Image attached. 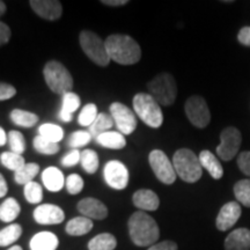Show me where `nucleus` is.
Segmentation results:
<instances>
[{
    "instance_id": "obj_1",
    "label": "nucleus",
    "mask_w": 250,
    "mask_h": 250,
    "mask_svg": "<svg viewBox=\"0 0 250 250\" xmlns=\"http://www.w3.org/2000/svg\"><path fill=\"white\" fill-rule=\"evenodd\" d=\"M110 61L121 65L137 64L142 58V49L129 35L114 34L104 41Z\"/></svg>"
},
{
    "instance_id": "obj_2",
    "label": "nucleus",
    "mask_w": 250,
    "mask_h": 250,
    "mask_svg": "<svg viewBox=\"0 0 250 250\" xmlns=\"http://www.w3.org/2000/svg\"><path fill=\"white\" fill-rule=\"evenodd\" d=\"M131 241L138 247H151L160 237L158 224L151 215L144 211H137L127 223Z\"/></svg>"
},
{
    "instance_id": "obj_3",
    "label": "nucleus",
    "mask_w": 250,
    "mask_h": 250,
    "mask_svg": "<svg viewBox=\"0 0 250 250\" xmlns=\"http://www.w3.org/2000/svg\"><path fill=\"white\" fill-rule=\"evenodd\" d=\"M173 166L177 176L187 183H196L203 175L199 158L189 148H181L175 152Z\"/></svg>"
},
{
    "instance_id": "obj_4",
    "label": "nucleus",
    "mask_w": 250,
    "mask_h": 250,
    "mask_svg": "<svg viewBox=\"0 0 250 250\" xmlns=\"http://www.w3.org/2000/svg\"><path fill=\"white\" fill-rule=\"evenodd\" d=\"M132 104L137 116L149 127L158 129L164 123V114H162L160 104L149 94H136L133 96Z\"/></svg>"
},
{
    "instance_id": "obj_5",
    "label": "nucleus",
    "mask_w": 250,
    "mask_h": 250,
    "mask_svg": "<svg viewBox=\"0 0 250 250\" xmlns=\"http://www.w3.org/2000/svg\"><path fill=\"white\" fill-rule=\"evenodd\" d=\"M43 74H44L46 85L55 94L62 96L66 93L72 92L73 78L62 62L57 61L48 62L43 70Z\"/></svg>"
},
{
    "instance_id": "obj_6",
    "label": "nucleus",
    "mask_w": 250,
    "mask_h": 250,
    "mask_svg": "<svg viewBox=\"0 0 250 250\" xmlns=\"http://www.w3.org/2000/svg\"><path fill=\"white\" fill-rule=\"evenodd\" d=\"M148 94L160 105H171L177 96V85L169 73H160L147 83Z\"/></svg>"
},
{
    "instance_id": "obj_7",
    "label": "nucleus",
    "mask_w": 250,
    "mask_h": 250,
    "mask_svg": "<svg viewBox=\"0 0 250 250\" xmlns=\"http://www.w3.org/2000/svg\"><path fill=\"white\" fill-rule=\"evenodd\" d=\"M79 42L81 49L94 64L99 66H108L111 61L105 48L104 41L101 37L96 35L94 31L83 30L79 35Z\"/></svg>"
},
{
    "instance_id": "obj_8",
    "label": "nucleus",
    "mask_w": 250,
    "mask_h": 250,
    "mask_svg": "<svg viewBox=\"0 0 250 250\" xmlns=\"http://www.w3.org/2000/svg\"><path fill=\"white\" fill-rule=\"evenodd\" d=\"M148 162L153 173L160 182L165 184H173L176 181V171L165 152L160 149H153L148 155Z\"/></svg>"
},
{
    "instance_id": "obj_9",
    "label": "nucleus",
    "mask_w": 250,
    "mask_h": 250,
    "mask_svg": "<svg viewBox=\"0 0 250 250\" xmlns=\"http://www.w3.org/2000/svg\"><path fill=\"white\" fill-rule=\"evenodd\" d=\"M186 114L188 120L190 121L193 126L198 129H204L211 122V112L208 107V103L202 96H191L187 100Z\"/></svg>"
},
{
    "instance_id": "obj_10",
    "label": "nucleus",
    "mask_w": 250,
    "mask_h": 250,
    "mask_svg": "<svg viewBox=\"0 0 250 250\" xmlns=\"http://www.w3.org/2000/svg\"><path fill=\"white\" fill-rule=\"evenodd\" d=\"M241 132L234 126L226 127L220 133V144L217 147V154L221 160L229 161L236 156L241 146Z\"/></svg>"
},
{
    "instance_id": "obj_11",
    "label": "nucleus",
    "mask_w": 250,
    "mask_h": 250,
    "mask_svg": "<svg viewBox=\"0 0 250 250\" xmlns=\"http://www.w3.org/2000/svg\"><path fill=\"white\" fill-rule=\"evenodd\" d=\"M110 116L117 126L118 132L122 134H131L137 129L136 114L129 107L121 102H114L110 104Z\"/></svg>"
},
{
    "instance_id": "obj_12",
    "label": "nucleus",
    "mask_w": 250,
    "mask_h": 250,
    "mask_svg": "<svg viewBox=\"0 0 250 250\" xmlns=\"http://www.w3.org/2000/svg\"><path fill=\"white\" fill-rule=\"evenodd\" d=\"M105 183L115 190H123L129 184V170L126 166L118 160L107 162L103 169Z\"/></svg>"
},
{
    "instance_id": "obj_13",
    "label": "nucleus",
    "mask_w": 250,
    "mask_h": 250,
    "mask_svg": "<svg viewBox=\"0 0 250 250\" xmlns=\"http://www.w3.org/2000/svg\"><path fill=\"white\" fill-rule=\"evenodd\" d=\"M242 210L237 202H229L225 204L219 211L217 220H215V226L221 232H226L230 229L234 225L237 223L240 217H241Z\"/></svg>"
},
{
    "instance_id": "obj_14",
    "label": "nucleus",
    "mask_w": 250,
    "mask_h": 250,
    "mask_svg": "<svg viewBox=\"0 0 250 250\" xmlns=\"http://www.w3.org/2000/svg\"><path fill=\"white\" fill-rule=\"evenodd\" d=\"M34 219L41 225H58L65 219V213L62 208L54 204L39 205L34 211Z\"/></svg>"
},
{
    "instance_id": "obj_15",
    "label": "nucleus",
    "mask_w": 250,
    "mask_h": 250,
    "mask_svg": "<svg viewBox=\"0 0 250 250\" xmlns=\"http://www.w3.org/2000/svg\"><path fill=\"white\" fill-rule=\"evenodd\" d=\"M29 5L40 18L49 21L58 20L62 14V6L58 0H31Z\"/></svg>"
},
{
    "instance_id": "obj_16",
    "label": "nucleus",
    "mask_w": 250,
    "mask_h": 250,
    "mask_svg": "<svg viewBox=\"0 0 250 250\" xmlns=\"http://www.w3.org/2000/svg\"><path fill=\"white\" fill-rule=\"evenodd\" d=\"M78 211L80 212L83 217L88 218L92 220V219H95V220H103L108 217V208L107 206L101 201L96 198H92V197H88V198H83L78 203L77 205Z\"/></svg>"
},
{
    "instance_id": "obj_17",
    "label": "nucleus",
    "mask_w": 250,
    "mask_h": 250,
    "mask_svg": "<svg viewBox=\"0 0 250 250\" xmlns=\"http://www.w3.org/2000/svg\"><path fill=\"white\" fill-rule=\"evenodd\" d=\"M132 203L142 211H156L160 205V199L154 191L149 189H140L132 196Z\"/></svg>"
},
{
    "instance_id": "obj_18",
    "label": "nucleus",
    "mask_w": 250,
    "mask_h": 250,
    "mask_svg": "<svg viewBox=\"0 0 250 250\" xmlns=\"http://www.w3.org/2000/svg\"><path fill=\"white\" fill-rule=\"evenodd\" d=\"M225 250H250V230L237 228L228 234L225 240Z\"/></svg>"
},
{
    "instance_id": "obj_19",
    "label": "nucleus",
    "mask_w": 250,
    "mask_h": 250,
    "mask_svg": "<svg viewBox=\"0 0 250 250\" xmlns=\"http://www.w3.org/2000/svg\"><path fill=\"white\" fill-rule=\"evenodd\" d=\"M59 240L56 234L51 232H40L31 237L30 250H56L58 248Z\"/></svg>"
},
{
    "instance_id": "obj_20",
    "label": "nucleus",
    "mask_w": 250,
    "mask_h": 250,
    "mask_svg": "<svg viewBox=\"0 0 250 250\" xmlns=\"http://www.w3.org/2000/svg\"><path fill=\"white\" fill-rule=\"evenodd\" d=\"M43 184L49 191L58 192L65 186L64 174L57 167H48L42 173Z\"/></svg>"
},
{
    "instance_id": "obj_21",
    "label": "nucleus",
    "mask_w": 250,
    "mask_h": 250,
    "mask_svg": "<svg viewBox=\"0 0 250 250\" xmlns=\"http://www.w3.org/2000/svg\"><path fill=\"white\" fill-rule=\"evenodd\" d=\"M81 100L79 95L73 92L66 93L62 95V110L59 112V118L65 123L72 121L73 118V114L78 109L80 108Z\"/></svg>"
},
{
    "instance_id": "obj_22",
    "label": "nucleus",
    "mask_w": 250,
    "mask_h": 250,
    "mask_svg": "<svg viewBox=\"0 0 250 250\" xmlns=\"http://www.w3.org/2000/svg\"><path fill=\"white\" fill-rule=\"evenodd\" d=\"M199 161L203 168L208 171V174L213 177L214 180H220L224 175V168L213 153L210 151H202L199 154Z\"/></svg>"
},
{
    "instance_id": "obj_23",
    "label": "nucleus",
    "mask_w": 250,
    "mask_h": 250,
    "mask_svg": "<svg viewBox=\"0 0 250 250\" xmlns=\"http://www.w3.org/2000/svg\"><path fill=\"white\" fill-rule=\"evenodd\" d=\"M93 228V221L90 219L80 215V217H76L71 219L66 224L65 230L68 235L71 236H81L85 234L89 233Z\"/></svg>"
},
{
    "instance_id": "obj_24",
    "label": "nucleus",
    "mask_w": 250,
    "mask_h": 250,
    "mask_svg": "<svg viewBox=\"0 0 250 250\" xmlns=\"http://www.w3.org/2000/svg\"><path fill=\"white\" fill-rule=\"evenodd\" d=\"M102 147L110 148V149H122L126 145V139H125L124 134H122L118 131H108L104 132L96 138Z\"/></svg>"
},
{
    "instance_id": "obj_25",
    "label": "nucleus",
    "mask_w": 250,
    "mask_h": 250,
    "mask_svg": "<svg viewBox=\"0 0 250 250\" xmlns=\"http://www.w3.org/2000/svg\"><path fill=\"white\" fill-rule=\"evenodd\" d=\"M116 247V237L110 233L99 234L88 242V250H114Z\"/></svg>"
},
{
    "instance_id": "obj_26",
    "label": "nucleus",
    "mask_w": 250,
    "mask_h": 250,
    "mask_svg": "<svg viewBox=\"0 0 250 250\" xmlns=\"http://www.w3.org/2000/svg\"><path fill=\"white\" fill-rule=\"evenodd\" d=\"M20 204L14 198L9 197L0 205V220L4 223H12L20 214Z\"/></svg>"
},
{
    "instance_id": "obj_27",
    "label": "nucleus",
    "mask_w": 250,
    "mask_h": 250,
    "mask_svg": "<svg viewBox=\"0 0 250 250\" xmlns=\"http://www.w3.org/2000/svg\"><path fill=\"white\" fill-rule=\"evenodd\" d=\"M114 120H112L111 116L104 114V112H100L96 120L94 121V123L89 126L90 136L95 137L96 139L100 134L110 131L111 127L114 126Z\"/></svg>"
},
{
    "instance_id": "obj_28",
    "label": "nucleus",
    "mask_w": 250,
    "mask_h": 250,
    "mask_svg": "<svg viewBox=\"0 0 250 250\" xmlns=\"http://www.w3.org/2000/svg\"><path fill=\"white\" fill-rule=\"evenodd\" d=\"M11 120L14 124L21 127H31L39 122V116L34 112L22 110V109H14L11 112Z\"/></svg>"
},
{
    "instance_id": "obj_29",
    "label": "nucleus",
    "mask_w": 250,
    "mask_h": 250,
    "mask_svg": "<svg viewBox=\"0 0 250 250\" xmlns=\"http://www.w3.org/2000/svg\"><path fill=\"white\" fill-rule=\"evenodd\" d=\"M39 171L40 166L37 164H34V162L26 164L20 170L14 173V180L18 184L26 186V184L33 182V180L35 179L36 175L39 174Z\"/></svg>"
},
{
    "instance_id": "obj_30",
    "label": "nucleus",
    "mask_w": 250,
    "mask_h": 250,
    "mask_svg": "<svg viewBox=\"0 0 250 250\" xmlns=\"http://www.w3.org/2000/svg\"><path fill=\"white\" fill-rule=\"evenodd\" d=\"M39 134L49 142L58 144L64 138V130L57 124L45 123L39 127Z\"/></svg>"
},
{
    "instance_id": "obj_31",
    "label": "nucleus",
    "mask_w": 250,
    "mask_h": 250,
    "mask_svg": "<svg viewBox=\"0 0 250 250\" xmlns=\"http://www.w3.org/2000/svg\"><path fill=\"white\" fill-rule=\"evenodd\" d=\"M22 234V227L19 224H12L0 230V247H7L13 245L20 239Z\"/></svg>"
},
{
    "instance_id": "obj_32",
    "label": "nucleus",
    "mask_w": 250,
    "mask_h": 250,
    "mask_svg": "<svg viewBox=\"0 0 250 250\" xmlns=\"http://www.w3.org/2000/svg\"><path fill=\"white\" fill-rule=\"evenodd\" d=\"M80 162L83 170L88 174H94L99 169L100 159L98 153L93 149H83L80 153Z\"/></svg>"
},
{
    "instance_id": "obj_33",
    "label": "nucleus",
    "mask_w": 250,
    "mask_h": 250,
    "mask_svg": "<svg viewBox=\"0 0 250 250\" xmlns=\"http://www.w3.org/2000/svg\"><path fill=\"white\" fill-rule=\"evenodd\" d=\"M0 161H1V165L4 167H6L9 170H13L14 173H17L18 170H20L26 165V160H24L23 156L13 152L2 153L0 155Z\"/></svg>"
},
{
    "instance_id": "obj_34",
    "label": "nucleus",
    "mask_w": 250,
    "mask_h": 250,
    "mask_svg": "<svg viewBox=\"0 0 250 250\" xmlns=\"http://www.w3.org/2000/svg\"><path fill=\"white\" fill-rule=\"evenodd\" d=\"M234 195L242 205L250 208V180H241L234 186Z\"/></svg>"
},
{
    "instance_id": "obj_35",
    "label": "nucleus",
    "mask_w": 250,
    "mask_h": 250,
    "mask_svg": "<svg viewBox=\"0 0 250 250\" xmlns=\"http://www.w3.org/2000/svg\"><path fill=\"white\" fill-rule=\"evenodd\" d=\"M33 145H34V148H35L39 153H41V154L54 155L59 151L58 144L49 142V140H46L43 138V137H41L40 134H37L35 138H34Z\"/></svg>"
},
{
    "instance_id": "obj_36",
    "label": "nucleus",
    "mask_w": 250,
    "mask_h": 250,
    "mask_svg": "<svg viewBox=\"0 0 250 250\" xmlns=\"http://www.w3.org/2000/svg\"><path fill=\"white\" fill-rule=\"evenodd\" d=\"M8 144L11 147V152L17 154H22L26 151V139L20 131L12 130L8 132Z\"/></svg>"
},
{
    "instance_id": "obj_37",
    "label": "nucleus",
    "mask_w": 250,
    "mask_h": 250,
    "mask_svg": "<svg viewBox=\"0 0 250 250\" xmlns=\"http://www.w3.org/2000/svg\"><path fill=\"white\" fill-rule=\"evenodd\" d=\"M23 195L26 197L27 202L30 204H39L43 199V190L41 184L37 182H30L24 186Z\"/></svg>"
},
{
    "instance_id": "obj_38",
    "label": "nucleus",
    "mask_w": 250,
    "mask_h": 250,
    "mask_svg": "<svg viewBox=\"0 0 250 250\" xmlns=\"http://www.w3.org/2000/svg\"><path fill=\"white\" fill-rule=\"evenodd\" d=\"M98 115L99 112L96 105L94 103H88L81 109L79 116H78V122L83 126H90L94 123V121L96 120Z\"/></svg>"
},
{
    "instance_id": "obj_39",
    "label": "nucleus",
    "mask_w": 250,
    "mask_h": 250,
    "mask_svg": "<svg viewBox=\"0 0 250 250\" xmlns=\"http://www.w3.org/2000/svg\"><path fill=\"white\" fill-rule=\"evenodd\" d=\"M92 140V136H90L89 131H76L70 136L67 140V144L73 149H78L80 147H83Z\"/></svg>"
},
{
    "instance_id": "obj_40",
    "label": "nucleus",
    "mask_w": 250,
    "mask_h": 250,
    "mask_svg": "<svg viewBox=\"0 0 250 250\" xmlns=\"http://www.w3.org/2000/svg\"><path fill=\"white\" fill-rule=\"evenodd\" d=\"M65 187L70 195H78L83 189V177L78 174H71L65 181Z\"/></svg>"
},
{
    "instance_id": "obj_41",
    "label": "nucleus",
    "mask_w": 250,
    "mask_h": 250,
    "mask_svg": "<svg viewBox=\"0 0 250 250\" xmlns=\"http://www.w3.org/2000/svg\"><path fill=\"white\" fill-rule=\"evenodd\" d=\"M237 167L243 174L250 177V151L240 153L237 156Z\"/></svg>"
},
{
    "instance_id": "obj_42",
    "label": "nucleus",
    "mask_w": 250,
    "mask_h": 250,
    "mask_svg": "<svg viewBox=\"0 0 250 250\" xmlns=\"http://www.w3.org/2000/svg\"><path fill=\"white\" fill-rule=\"evenodd\" d=\"M80 153L78 149H72L71 152H68L64 158L62 159V165L64 167H73L78 162L80 161Z\"/></svg>"
},
{
    "instance_id": "obj_43",
    "label": "nucleus",
    "mask_w": 250,
    "mask_h": 250,
    "mask_svg": "<svg viewBox=\"0 0 250 250\" xmlns=\"http://www.w3.org/2000/svg\"><path fill=\"white\" fill-rule=\"evenodd\" d=\"M17 94V89L14 86L6 83H0V101L12 99Z\"/></svg>"
},
{
    "instance_id": "obj_44",
    "label": "nucleus",
    "mask_w": 250,
    "mask_h": 250,
    "mask_svg": "<svg viewBox=\"0 0 250 250\" xmlns=\"http://www.w3.org/2000/svg\"><path fill=\"white\" fill-rule=\"evenodd\" d=\"M147 250H177V245L174 241H162L159 243H155L149 247Z\"/></svg>"
},
{
    "instance_id": "obj_45",
    "label": "nucleus",
    "mask_w": 250,
    "mask_h": 250,
    "mask_svg": "<svg viewBox=\"0 0 250 250\" xmlns=\"http://www.w3.org/2000/svg\"><path fill=\"white\" fill-rule=\"evenodd\" d=\"M11 35L12 31L9 29V27L6 23L0 21V46L8 43L9 39H11Z\"/></svg>"
},
{
    "instance_id": "obj_46",
    "label": "nucleus",
    "mask_w": 250,
    "mask_h": 250,
    "mask_svg": "<svg viewBox=\"0 0 250 250\" xmlns=\"http://www.w3.org/2000/svg\"><path fill=\"white\" fill-rule=\"evenodd\" d=\"M237 40L241 44L250 46V27H243L237 34Z\"/></svg>"
},
{
    "instance_id": "obj_47",
    "label": "nucleus",
    "mask_w": 250,
    "mask_h": 250,
    "mask_svg": "<svg viewBox=\"0 0 250 250\" xmlns=\"http://www.w3.org/2000/svg\"><path fill=\"white\" fill-rule=\"evenodd\" d=\"M101 2L107 6H114V7H118V6L126 5L129 1H127V0H102Z\"/></svg>"
},
{
    "instance_id": "obj_48",
    "label": "nucleus",
    "mask_w": 250,
    "mask_h": 250,
    "mask_svg": "<svg viewBox=\"0 0 250 250\" xmlns=\"http://www.w3.org/2000/svg\"><path fill=\"white\" fill-rule=\"evenodd\" d=\"M7 192H8V186L7 183H6L4 176L0 174V198L5 197Z\"/></svg>"
},
{
    "instance_id": "obj_49",
    "label": "nucleus",
    "mask_w": 250,
    "mask_h": 250,
    "mask_svg": "<svg viewBox=\"0 0 250 250\" xmlns=\"http://www.w3.org/2000/svg\"><path fill=\"white\" fill-rule=\"evenodd\" d=\"M7 140H8V136L6 134L5 130L0 126V147H1V146H4Z\"/></svg>"
},
{
    "instance_id": "obj_50",
    "label": "nucleus",
    "mask_w": 250,
    "mask_h": 250,
    "mask_svg": "<svg viewBox=\"0 0 250 250\" xmlns=\"http://www.w3.org/2000/svg\"><path fill=\"white\" fill-rule=\"evenodd\" d=\"M6 9H7V7H6V4L4 1H1V0H0V17H2V15L5 14Z\"/></svg>"
},
{
    "instance_id": "obj_51",
    "label": "nucleus",
    "mask_w": 250,
    "mask_h": 250,
    "mask_svg": "<svg viewBox=\"0 0 250 250\" xmlns=\"http://www.w3.org/2000/svg\"><path fill=\"white\" fill-rule=\"evenodd\" d=\"M7 250H22V248H21L20 246H13V247H11V248L7 249Z\"/></svg>"
}]
</instances>
